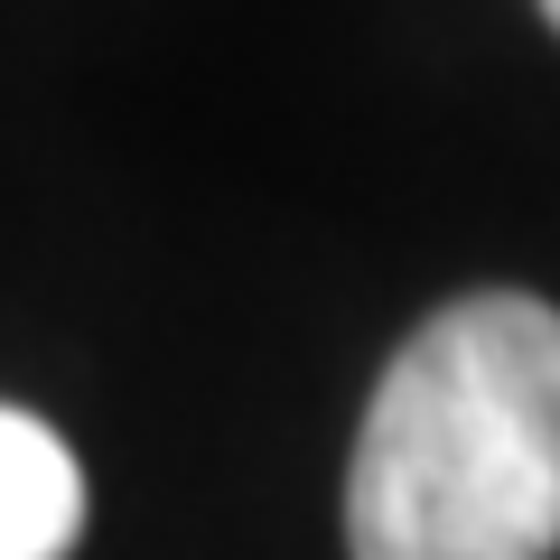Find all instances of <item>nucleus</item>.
Listing matches in <instances>:
<instances>
[{"instance_id": "3", "label": "nucleus", "mask_w": 560, "mask_h": 560, "mask_svg": "<svg viewBox=\"0 0 560 560\" xmlns=\"http://www.w3.org/2000/svg\"><path fill=\"white\" fill-rule=\"evenodd\" d=\"M541 20H551V28H560V0H541Z\"/></svg>"}, {"instance_id": "1", "label": "nucleus", "mask_w": 560, "mask_h": 560, "mask_svg": "<svg viewBox=\"0 0 560 560\" xmlns=\"http://www.w3.org/2000/svg\"><path fill=\"white\" fill-rule=\"evenodd\" d=\"M355 560H551L560 551V308L477 290L374 383L346 477Z\"/></svg>"}, {"instance_id": "2", "label": "nucleus", "mask_w": 560, "mask_h": 560, "mask_svg": "<svg viewBox=\"0 0 560 560\" xmlns=\"http://www.w3.org/2000/svg\"><path fill=\"white\" fill-rule=\"evenodd\" d=\"M84 533V477L47 420L0 401V560H66Z\"/></svg>"}]
</instances>
